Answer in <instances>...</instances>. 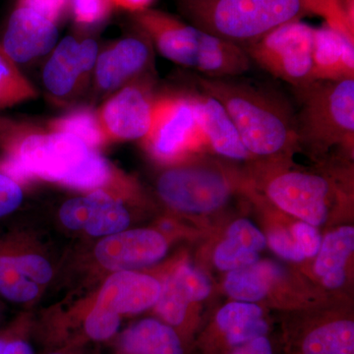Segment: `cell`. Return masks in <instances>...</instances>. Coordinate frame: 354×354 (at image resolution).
Listing matches in <instances>:
<instances>
[{
  "mask_svg": "<svg viewBox=\"0 0 354 354\" xmlns=\"http://www.w3.org/2000/svg\"><path fill=\"white\" fill-rule=\"evenodd\" d=\"M111 354H183L174 328L153 318L143 319L118 333Z\"/></svg>",
  "mask_w": 354,
  "mask_h": 354,
  "instance_id": "obj_20",
  "label": "cell"
},
{
  "mask_svg": "<svg viewBox=\"0 0 354 354\" xmlns=\"http://www.w3.org/2000/svg\"><path fill=\"white\" fill-rule=\"evenodd\" d=\"M160 288V281L150 274L137 271L113 272L102 281L93 299L82 305L86 318L102 333L118 334L122 317L155 306Z\"/></svg>",
  "mask_w": 354,
  "mask_h": 354,
  "instance_id": "obj_9",
  "label": "cell"
},
{
  "mask_svg": "<svg viewBox=\"0 0 354 354\" xmlns=\"http://www.w3.org/2000/svg\"><path fill=\"white\" fill-rule=\"evenodd\" d=\"M258 261V252L249 250L227 237L216 249L215 263L223 271H234L255 264Z\"/></svg>",
  "mask_w": 354,
  "mask_h": 354,
  "instance_id": "obj_28",
  "label": "cell"
},
{
  "mask_svg": "<svg viewBox=\"0 0 354 354\" xmlns=\"http://www.w3.org/2000/svg\"><path fill=\"white\" fill-rule=\"evenodd\" d=\"M67 6L68 0H19L17 3V6L31 9L55 24L64 15Z\"/></svg>",
  "mask_w": 354,
  "mask_h": 354,
  "instance_id": "obj_37",
  "label": "cell"
},
{
  "mask_svg": "<svg viewBox=\"0 0 354 354\" xmlns=\"http://www.w3.org/2000/svg\"><path fill=\"white\" fill-rule=\"evenodd\" d=\"M77 23L94 25L101 22L111 11L109 0H71Z\"/></svg>",
  "mask_w": 354,
  "mask_h": 354,
  "instance_id": "obj_34",
  "label": "cell"
},
{
  "mask_svg": "<svg viewBox=\"0 0 354 354\" xmlns=\"http://www.w3.org/2000/svg\"><path fill=\"white\" fill-rule=\"evenodd\" d=\"M304 354H354V324L335 321L317 328L304 342Z\"/></svg>",
  "mask_w": 354,
  "mask_h": 354,
  "instance_id": "obj_22",
  "label": "cell"
},
{
  "mask_svg": "<svg viewBox=\"0 0 354 354\" xmlns=\"http://www.w3.org/2000/svg\"><path fill=\"white\" fill-rule=\"evenodd\" d=\"M150 39L127 38L100 55L95 79L102 90H113L137 80L152 62Z\"/></svg>",
  "mask_w": 354,
  "mask_h": 354,
  "instance_id": "obj_17",
  "label": "cell"
},
{
  "mask_svg": "<svg viewBox=\"0 0 354 354\" xmlns=\"http://www.w3.org/2000/svg\"><path fill=\"white\" fill-rule=\"evenodd\" d=\"M24 201L22 185L0 169V221L10 218Z\"/></svg>",
  "mask_w": 354,
  "mask_h": 354,
  "instance_id": "obj_31",
  "label": "cell"
},
{
  "mask_svg": "<svg viewBox=\"0 0 354 354\" xmlns=\"http://www.w3.org/2000/svg\"><path fill=\"white\" fill-rule=\"evenodd\" d=\"M169 243L164 235L148 228L125 230L99 239L93 248L95 264L113 274L136 271L160 262L167 255Z\"/></svg>",
  "mask_w": 354,
  "mask_h": 354,
  "instance_id": "obj_14",
  "label": "cell"
},
{
  "mask_svg": "<svg viewBox=\"0 0 354 354\" xmlns=\"http://www.w3.org/2000/svg\"><path fill=\"white\" fill-rule=\"evenodd\" d=\"M291 234L304 258L314 257L318 254L322 239L315 227L301 221L293 225Z\"/></svg>",
  "mask_w": 354,
  "mask_h": 354,
  "instance_id": "obj_36",
  "label": "cell"
},
{
  "mask_svg": "<svg viewBox=\"0 0 354 354\" xmlns=\"http://www.w3.org/2000/svg\"><path fill=\"white\" fill-rule=\"evenodd\" d=\"M36 88L0 44V111L37 97Z\"/></svg>",
  "mask_w": 354,
  "mask_h": 354,
  "instance_id": "obj_24",
  "label": "cell"
},
{
  "mask_svg": "<svg viewBox=\"0 0 354 354\" xmlns=\"http://www.w3.org/2000/svg\"><path fill=\"white\" fill-rule=\"evenodd\" d=\"M135 19L162 57L198 75L239 77L252 66L242 46L216 38L171 14L148 8L137 12Z\"/></svg>",
  "mask_w": 354,
  "mask_h": 354,
  "instance_id": "obj_3",
  "label": "cell"
},
{
  "mask_svg": "<svg viewBox=\"0 0 354 354\" xmlns=\"http://www.w3.org/2000/svg\"><path fill=\"white\" fill-rule=\"evenodd\" d=\"M1 317H2L1 305H0V322H1Z\"/></svg>",
  "mask_w": 354,
  "mask_h": 354,
  "instance_id": "obj_43",
  "label": "cell"
},
{
  "mask_svg": "<svg viewBox=\"0 0 354 354\" xmlns=\"http://www.w3.org/2000/svg\"><path fill=\"white\" fill-rule=\"evenodd\" d=\"M57 26L26 7L17 6L7 25L2 48L16 64L46 55L57 44Z\"/></svg>",
  "mask_w": 354,
  "mask_h": 354,
  "instance_id": "obj_15",
  "label": "cell"
},
{
  "mask_svg": "<svg viewBox=\"0 0 354 354\" xmlns=\"http://www.w3.org/2000/svg\"><path fill=\"white\" fill-rule=\"evenodd\" d=\"M53 132L66 133L82 140L95 150L109 141L100 123L97 113L90 109H79L51 121Z\"/></svg>",
  "mask_w": 354,
  "mask_h": 354,
  "instance_id": "obj_25",
  "label": "cell"
},
{
  "mask_svg": "<svg viewBox=\"0 0 354 354\" xmlns=\"http://www.w3.org/2000/svg\"><path fill=\"white\" fill-rule=\"evenodd\" d=\"M114 6L137 13L148 9L153 0H109Z\"/></svg>",
  "mask_w": 354,
  "mask_h": 354,
  "instance_id": "obj_40",
  "label": "cell"
},
{
  "mask_svg": "<svg viewBox=\"0 0 354 354\" xmlns=\"http://www.w3.org/2000/svg\"><path fill=\"white\" fill-rule=\"evenodd\" d=\"M158 97L146 80L127 84L97 113L109 141L143 140L152 127Z\"/></svg>",
  "mask_w": 354,
  "mask_h": 354,
  "instance_id": "obj_12",
  "label": "cell"
},
{
  "mask_svg": "<svg viewBox=\"0 0 354 354\" xmlns=\"http://www.w3.org/2000/svg\"><path fill=\"white\" fill-rule=\"evenodd\" d=\"M239 77L195 74V88L223 106L253 158L272 160L293 152L299 146L295 109L290 102L278 91Z\"/></svg>",
  "mask_w": 354,
  "mask_h": 354,
  "instance_id": "obj_2",
  "label": "cell"
},
{
  "mask_svg": "<svg viewBox=\"0 0 354 354\" xmlns=\"http://www.w3.org/2000/svg\"><path fill=\"white\" fill-rule=\"evenodd\" d=\"M58 221L69 232L102 239L127 230L131 216L122 197L97 189L66 200L58 211Z\"/></svg>",
  "mask_w": 354,
  "mask_h": 354,
  "instance_id": "obj_13",
  "label": "cell"
},
{
  "mask_svg": "<svg viewBox=\"0 0 354 354\" xmlns=\"http://www.w3.org/2000/svg\"><path fill=\"white\" fill-rule=\"evenodd\" d=\"M313 39L314 28L295 20L242 48L252 64L299 90L313 83Z\"/></svg>",
  "mask_w": 354,
  "mask_h": 354,
  "instance_id": "obj_8",
  "label": "cell"
},
{
  "mask_svg": "<svg viewBox=\"0 0 354 354\" xmlns=\"http://www.w3.org/2000/svg\"><path fill=\"white\" fill-rule=\"evenodd\" d=\"M0 133V169L21 185L41 178L88 192L106 189L120 196L130 189L128 181L97 150L73 135L53 132L18 138Z\"/></svg>",
  "mask_w": 354,
  "mask_h": 354,
  "instance_id": "obj_1",
  "label": "cell"
},
{
  "mask_svg": "<svg viewBox=\"0 0 354 354\" xmlns=\"http://www.w3.org/2000/svg\"><path fill=\"white\" fill-rule=\"evenodd\" d=\"M160 285L162 288L155 305L156 310L167 325L172 328L180 326L188 306L192 304L189 293L174 272L167 276Z\"/></svg>",
  "mask_w": 354,
  "mask_h": 354,
  "instance_id": "obj_26",
  "label": "cell"
},
{
  "mask_svg": "<svg viewBox=\"0 0 354 354\" xmlns=\"http://www.w3.org/2000/svg\"><path fill=\"white\" fill-rule=\"evenodd\" d=\"M266 193L278 208L318 227L327 220L330 198L339 189L323 174L285 169L268 179Z\"/></svg>",
  "mask_w": 354,
  "mask_h": 354,
  "instance_id": "obj_11",
  "label": "cell"
},
{
  "mask_svg": "<svg viewBox=\"0 0 354 354\" xmlns=\"http://www.w3.org/2000/svg\"><path fill=\"white\" fill-rule=\"evenodd\" d=\"M232 354H272V346L265 337H260L242 344Z\"/></svg>",
  "mask_w": 354,
  "mask_h": 354,
  "instance_id": "obj_39",
  "label": "cell"
},
{
  "mask_svg": "<svg viewBox=\"0 0 354 354\" xmlns=\"http://www.w3.org/2000/svg\"><path fill=\"white\" fill-rule=\"evenodd\" d=\"M234 188V177L227 169L203 160L171 165L157 181L160 200L174 211L185 214H208L221 209Z\"/></svg>",
  "mask_w": 354,
  "mask_h": 354,
  "instance_id": "obj_7",
  "label": "cell"
},
{
  "mask_svg": "<svg viewBox=\"0 0 354 354\" xmlns=\"http://www.w3.org/2000/svg\"><path fill=\"white\" fill-rule=\"evenodd\" d=\"M19 223L0 221V298L31 306L55 276L50 252Z\"/></svg>",
  "mask_w": 354,
  "mask_h": 354,
  "instance_id": "obj_6",
  "label": "cell"
},
{
  "mask_svg": "<svg viewBox=\"0 0 354 354\" xmlns=\"http://www.w3.org/2000/svg\"><path fill=\"white\" fill-rule=\"evenodd\" d=\"M262 309L256 304L251 302H232L218 311L216 323L220 329L227 334L244 324L262 318Z\"/></svg>",
  "mask_w": 354,
  "mask_h": 354,
  "instance_id": "obj_29",
  "label": "cell"
},
{
  "mask_svg": "<svg viewBox=\"0 0 354 354\" xmlns=\"http://www.w3.org/2000/svg\"><path fill=\"white\" fill-rule=\"evenodd\" d=\"M32 320L27 314L0 329V354H36L30 337Z\"/></svg>",
  "mask_w": 354,
  "mask_h": 354,
  "instance_id": "obj_27",
  "label": "cell"
},
{
  "mask_svg": "<svg viewBox=\"0 0 354 354\" xmlns=\"http://www.w3.org/2000/svg\"><path fill=\"white\" fill-rule=\"evenodd\" d=\"M281 276L278 265L265 261L228 272L225 281L227 295L243 302H255L264 298L272 283Z\"/></svg>",
  "mask_w": 354,
  "mask_h": 354,
  "instance_id": "obj_21",
  "label": "cell"
},
{
  "mask_svg": "<svg viewBox=\"0 0 354 354\" xmlns=\"http://www.w3.org/2000/svg\"><path fill=\"white\" fill-rule=\"evenodd\" d=\"M322 279L324 285L327 288H337L344 285V281H346V272L342 270V271L330 272L323 277Z\"/></svg>",
  "mask_w": 354,
  "mask_h": 354,
  "instance_id": "obj_41",
  "label": "cell"
},
{
  "mask_svg": "<svg viewBox=\"0 0 354 354\" xmlns=\"http://www.w3.org/2000/svg\"><path fill=\"white\" fill-rule=\"evenodd\" d=\"M308 14H315L326 20V24L354 39V28L348 24L342 12L339 0H301Z\"/></svg>",
  "mask_w": 354,
  "mask_h": 354,
  "instance_id": "obj_30",
  "label": "cell"
},
{
  "mask_svg": "<svg viewBox=\"0 0 354 354\" xmlns=\"http://www.w3.org/2000/svg\"><path fill=\"white\" fill-rule=\"evenodd\" d=\"M97 58V44L93 39H62L44 66V85L51 94H69L79 79L95 66Z\"/></svg>",
  "mask_w": 354,
  "mask_h": 354,
  "instance_id": "obj_18",
  "label": "cell"
},
{
  "mask_svg": "<svg viewBox=\"0 0 354 354\" xmlns=\"http://www.w3.org/2000/svg\"><path fill=\"white\" fill-rule=\"evenodd\" d=\"M298 146L325 153L335 146L349 152L354 143V79L316 81L297 90Z\"/></svg>",
  "mask_w": 354,
  "mask_h": 354,
  "instance_id": "obj_5",
  "label": "cell"
},
{
  "mask_svg": "<svg viewBox=\"0 0 354 354\" xmlns=\"http://www.w3.org/2000/svg\"><path fill=\"white\" fill-rule=\"evenodd\" d=\"M312 62L313 82L354 79V39L328 24L314 28Z\"/></svg>",
  "mask_w": 354,
  "mask_h": 354,
  "instance_id": "obj_19",
  "label": "cell"
},
{
  "mask_svg": "<svg viewBox=\"0 0 354 354\" xmlns=\"http://www.w3.org/2000/svg\"><path fill=\"white\" fill-rule=\"evenodd\" d=\"M178 7L189 24L239 46L308 14L301 0H178Z\"/></svg>",
  "mask_w": 354,
  "mask_h": 354,
  "instance_id": "obj_4",
  "label": "cell"
},
{
  "mask_svg": "<svg viewBox=\"0 0 354 354\" xmlns=\"http://www.w3.org/2000/svg\"><path fill=\"white\" fill-rule=\"evenodd\" d=\"M46 354H83L81 353V346H64L51 349Z\"/></svg>",
  "mask_w": 354,
  "mask_h": 354,
  "instance_id": "obj_42",
  "label": "cell"
},
{
  "mask_svg": "<svg viewBox=\"0 0 354 354\" xmlns=\"http://www.w3.org/2000/svg\"><path fill=\"white\" fill-rule=\"evenodd\" d=\"M174 272L185 286L192 302L201 301L209 297L211 292V283L208 278L192 266H179Z\"/></svg>",
  "mask_w": 354,
  "mask_h": 354,
  "instance_id": "obj_33",
  "label": "cell"
},
{
  "mask_svg": "<svg viewBox=\"0 0 354 354\" xmlns=\"http://www.w3.org/2000/svg\"><path fill=\"white\" fill-rule=\"evenodd\" d=\"M142 142L153 158L169 165L204 146L189 91L158 97L152 127Z\"/></svg>",
  "mask_w": 354,
  "mask_h": 354,
  "instance_id": "obj_10",
  "label": "cell"
},
{
  "mask_svg": "<svg viewBox=\"0 0 354 354\" xmlns=\"http://www.w3.org/2000/svg\"><path fill=\"white\" fill-rule=\"evenodd\" d=\"M227 239L254 252H259L267 244L264 234L252 223L244 218L234 221L230 225L227 230Z\"/></svg>",
  "mask_w": 354,
  "mask_h": 354,
  "instance_id": "obj_32",
  "label": "cell"
},
{
  "mask_svg": "<svg viewBox=\"0 0 354 354\" xmlns=\"http://www.w3.org/2000/svg\"><path fill=\"white\" fill-rule=\"evenodd\" d=\"M189 94L196 111L203 145L227 160L241 162L253 158L220 102L196 88L189 91Z\"/></svg>",
  "mask_w": 354,
  "mask_h": 354,
  "instance_id": "obj_16",
  "label": "cell"
},
{
  "mask_svg": "<svg viewBox=\"0 0 354 354\" xmlns=\"http://www.w3.org/2000/svg\"><path fill=\"white\" fill-rule=\"evenodd\" d=\"M354 249V230L344 227L324 239L315 263V272L323 278L330 272L342 271Z\"/></svg>",
  "mask_w": 354,
  "mask_h": 354,
  "instance_id": "obj_23",
  "label": "cell"
},
{
  "mask_svg": "<svg viewBox=\"0 0 354 354\" xmlns=\"http://www.w3.org/2000/svg\"><path fill=\"white\" fill-rule=\"evenodd\" d=\"M267 330L268 325L266 321L262 318L256 319L227 333V339L232 346H242L258 337H264Z\"/></svg>",
  "mask_w": 354,
  "mask_h": 354,
  "instance_id": "obj_38",
  "label": "cell"
},
{
  "mask_svg": "<svg viewBox=\"0 0 354 354\" xmlns=\"http://www.w3.org/2000/svg\"><path fill=\"white\" fill-rule=\"evenodd\" d=\"M268 242L274 252L286 260L298 262L304 259L292 234L285 228L272 230L268 236Z\"/></svg>",
  "mask_w": 354,
  "mask_h": 354,
  "instance_id": "obj_35",
  "label": "cell"
}]
</instances>
